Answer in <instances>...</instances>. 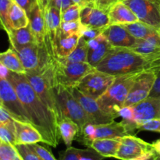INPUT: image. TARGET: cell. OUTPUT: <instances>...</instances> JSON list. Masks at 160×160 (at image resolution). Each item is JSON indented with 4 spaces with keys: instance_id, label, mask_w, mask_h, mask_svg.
Instances as JSON below:
<instances>
[{
    "instance_id": "b9f144b4",
    "label": "cell",
    "mask_w": 160,
    "mask_h": 160,
    "mask_svg": "<svg viewBox=\"0 0 160 160\" xmlns=\"http://www.w3.org/2000/svg\"><path fill=\"white\" fill-rule=\"evenodd\" d=\"M106 28H85L82 26V30H81V36L84 37L86 40L88 41L98 37L100 34H102L103 31Z\"/></svg>"
},
{
    "instance_id": "8d00e7d4",
    "label": "cell",
    "mask_w": 160,
    "mask_h": 160,
    "mask_svg": "<svg viewBox=\"0 0 160 160\" xmlns=\"http://www.w3.org/2000/svg\"><path fill=\"white\" fill-rule=\"evenodd\" d=\"M81 6L78 4H73L61 13L62 22H70L80 20V12Z\"/></svg>"
},
{
    "instance_id": "e575fe53",
    "label": "cell",
    "mask_w": 160,
    "mask_h": 160,
    "mask_svg": "<svg viewBox=\"0 0 160 160\" xmlns=\"http://www.w3.org/2000/svg\"><path fill=\"white\" fill-rule=\"evenodd\" d=\"M19 158L14 145L0 142V160H17Z\"/></svg>"
},
{
    "instance_id": "ffe728a7",
    "label": "cell",
    "mask_w": 160,
    "mask_h": 160,
    "mask_svg": "<svg viewBox=\"0 0 160 160\" xmlns=\"http://www.w3.org/2000/svg\"><path fill=\"white\" fill-rule=\"evenodd\" d=\"M16 130V145H32L43 142L39 131L31 123L14 120Z\"/></svg>"
},
{
    "instance_id": "db71d44e",
    "label": "cell",
    "mask_w": 160,
    "mask_h": 160,
    "mask_svg": "<svg viewBox=\"0 0 160 160\" xmlns=\"http://www.w3.org/2000/svg\"><path fill=\"white\" fill-rule=\"evenodd\" d=\"M156 160H160V156L156 154Z\"/></svg>"
},
{
    "instance_id": "ac0fdd59",
    "label": "cell",
    "mask_w": 160,
    "mask_h": 160,
    "mask_svg": "<svg viewBox=\"0 0 160 160\" xmlns=\"http://www.w3.org/2000/svg\"><path fill=\"white\" fill-rule=\"evenodd\" d=\"M81 34L67 35L59 28L55 35L51 38L53 50L57 59H64L68 57L76 48Z\"/></svg>"
},
{
    "instance_id": "d6986e66",
    "label": "cell",
    "mask_w": 160,
    "mask_h": 160,
    "mask_svg": "<svg viewBox=\"0 0 160 160\" xmlns=\"http://www.w3.org/2000/svg\"><path fill=\"white\" fill-rule=\"evenodd\" d=\"M88 53L87 62L95 68L106 57L112 46L102 34L88 41Z\"/></svg>"
},
{
    "instance_id": "52a82bcc",
    "label": "cell",
    "mask_w": 160,
    "mask_h": 160,
    "mask_svg": "<svg viewBox=\"0 0 160 160\" xmlns=\"http://www.w3.org/2000/svg\"><path fill=\"white\" fill-rule=\"evenodd\" d=\"M55 92L62 117H68L74 121L79 126L81 131L86 125L92 123L88 114L70 88L56 84Z\"/></svg>"
},
{
    "instance_id": "3957f363",
    "label": "cell",
    "mask_w": 160,
    "mask_h": 160,
    "mask_svg": "<svg viewBox=\"0 0 160 160\" xmlns=\"http://www.w3.org/2000/svg\"><path fill=\"white\" fill-rule=\"evenodd\" d=\"M12 48L18 55L26 72L44 71L54 65L57 59L48 34L42 42Z\"/></svg>"
},
{
    "instance_id": "91938a15",
    "label": "cell",
    "mask_w": 160,
    "mask_h": 160,
    "mask_svg": "<svg viewBox=\"0 0 160 160\" xmlns=\"http://www.w3.org/2000/svg\"><path fill=\"white\" fill-rule=\"evenodd\" d=\"M120 1H123V0H120Z\"/></svg>"
},
{
    "instance_id": "e0dca14e",
    "label": "cell",
    "mask_w": 160,
    "mask_h": 160,
    "mask_svg": "<svg viewBox=\"0 0 160 160\" xmlns=\"http://www.w3.org/2000/svg\"><path fill=\"white\" fill-rule=\"evenodd\" d=\"M80 21L85 28H106L109 25L108 12L92 5H85L81 7Z\"/></svg>"
},
{
    "instance_id": "7402d4cb",
    "label": "cell",
    "mask_w": 160,
    "mask_h": 160,
    "mask_svg": "<svg viewBox=\"0 0 160 160\" xmlns=\"http://www.w3.org/2000/svg\"><path fill=\"white\" fill-rule=\"evenodd\" d=\"M29 26L37 42H41L48 34L43 12L39 5H37L32 10L28 13Z\"/></svg>"
},
{
    "instance_id": "30bf717a",
    "label": "cell",
    "mask_w": 160,
    "mask_h": 160,
    "mask_svg": "<svg viewBox=\"0 0 160 160\" xmlns=\"http://www.w3.org/2000/svg\"><path fill=\"white\" fill-rule=\"evenodd\" d=\"M115 78L116 76L95 69L81 79L76 88L84 95L98 100L107 91Z\"/></svg>"
},
{
    "instance_id": "d6a6232c",
    "label": "cell",
    "mask_w": 160,
    "mask_h": 160,
    "mask_svg": "<svg viewBox=\"0 0 160 160\" xmlns=\"http://www.w3.org/2000/svg\"><path fill=\"white\" fill-rule=\"evenodd\" d=\"M12 0H0V20L7 34L12 31L9 20V10Z\"/></svg>"
},
{
    "instance_id": "f6af8a7d",
    "label": "cell",
    "mask_w": 160,
    "mask_h": 160,
    "mask_svg": "<svg viewBox=\"0 0 160 160\" xmlns=\"http://www.w3.org/2000/svg\"><path fill=\"white\" fill-rule=\"evenodd\" d=\"M120 0H95V6L105 12H109L111 8Z\"/></svg>"
},
{
    "instance_id": "6da1fadb",
    "label": "cell",
    "mask_w": 160,
    "mask_h": 160,
    "mask_svg": "<svg viewBox=\"0 0 160 160\" xmlns=\"http://www.w3.org/2000/svg\"><path fill=\"white\" fill-rule=\"evenodd\" d=\"M6 79L13 87L29 116L31 123L42 135L43 143L57 147L61 136L55 114L39 98L24 74L10 71Z\"/></svg>"
},
{
    "instance_id": "5b68a950",
    "label": "cell",
    "mask_w": 160,
    "mask_h": 160,
    "mask_svg": "<svg viewBox=\"0 0 160 160\" xmlns=\"http://www.w3.org/2000/svg\"><path fill=\"white\" fill-rule=\"evenodd\" d=\"M31 87L39 98L55 114L58 122L62 118L58 106L56 94L55 92L54 65L42 72H26L24 73Z\"/></svg>"
},
{
    "instance_id": "816d5d0a",
    "label": "cell",
    "mask_w": 160,
    "mask_h": 160,
    "mask_svg": "<svg viewBox=\"0 0 160 160\" xmlns=\"http://www.w3.org/2000/svg\"><path fill=\"white\" fill-rule=\"evenodd\" d=\"M95 0H85L86 5H92V6H95Z\"/></svg>"
},
{
    "instance_id": "f907efd6",
    "label": "cell",
    "mask_w": 160,
    "mask_h": 160,
    "mask_svg": "<svg viewBox=\"0 0 160 160\" xmlns=\"http://www.w3.org/2000/svg\"><path fill=\"white\" fill-rule=\"evenodd\" d=\"M72 1H73V3H75V4H78L79 5V6H81V7L86 5L85 0H72Z\"/></svg>"
},
{
    "instance_id": "484cf974",
    "label": "cell",
    "mask_w": 160,
    "mask_h": 160,
    "mask_svg": "<svg viewBox=\"0 0 160 160\" xmlns=\"http://www.w3.org/2000/svg\"><path fill=\"white\" fill-rule=\"evenodd\" d=\"M10 45L12 48L23 46L36 42L34 34L31 32L30 26L20 29L12 30L8 34Z\"/></svg>"
},
{
    "instance_id": "d4e9b609",
    "label": "cell",
    "mask_w": 160,
    "mask_h": 160,
    "mask_svg": "<svg viewBox=\"0 0 160 160\" xmlns=\"http://www.w3.org/2000/svg\"><path fill=\"white\" fill-rule=\"evenodd\" d=\"M0 62L11 72L22 74L26 73L18 55L11 46L6 52H0Z\"/></svg>"
},
{
    "instance_id": "836d02e7",
    "label": "cell",
    "mask_w": 160,
    "mask_h": 160,
    "mask_svg": "<svg viewBox=\"0 0 160 160\" xmlns=\"http://www.w3.org/2000/svg\"><path fill=\"white\" fill-rule=\"evenodd\" d=\"M19 156L22 160H43L41 156L36 152L31 145H20L17 144L14 145Z\"/></svg>"
},
{
    "instance_id": "74e56055",
    "label": "cell",
    "mask_w": 160,
    "mask_h": 160,
    "mask_svg": "<svg viewBox=\"0 0 160 160\" xmlns=\"http://www.w3.org/2000/svg\"><path fill=\"white\" fill-rule=\"evenodd\" d=\"M60 29L63 34L67 35H72V34H81L82 30V24L80 20L70 22H62L61 23Z\"/></svg>"
},
{
    "instance_id": "9f6ffc18",
    "label": "cell",
    "mask_w": 160,
    "mask_h": 160,
    "mask_svg": "<svg viewBox=\"0 0 160 160\" xmlns=\"http://www.w3.org/2000/svg\"><path fill=\"white\" fill-rule=\"evenodd\" d=\"M17 160H22V159H20V158H19V159H17Z\"/></svg>"
},
{
    "instance_id": "7dc6e473",
    "label": "cell",
    "mask_w": 160,
    "mask_h": 160,
    "mask_svg": "<svg viewBox=\"0 0 160 160\" xmlns=\"http://www.w3.org/2000/svg\"><path fill=\"white\" fill-rule=\"evenodd\" d=\"M0 123H6V124H14V119L1 106H0Z\"/></svg>"
},
{
    "instance_id": "5bb4252c",
    "label": "cell",
    "mask_w": 160,
    "mask_h": 160,
    "mask_svg": "<svg viewBox=\"0 0 160 160\" xmlns=\"http://www.w3.org/2000/svg\"><path fill=\"white\" fill-rule=\"evenodd\" d=\"M156 74L153 71H142L138 76L130 90L124 106H133L149 96L154 85Z\"/></svg>"
},
{
    "instance_id": "f35d334b",
    "label": "cell",
    "mask_w": 160,
    "mask_h": 160,
    "mask_svg": "<svg viewBox=\"0 0 160 160\" xmlns=\"http://www.w3.org/2000/svg\"><path fill=\"white\" fill-rule=\"evenodd\" d=\"M138 130L160 133V118L152 119L145 122L138 127Z\"/></svg>"
},
{
    "instance_id": "94428289",
    "label": "cell",
    "mask_w": 160,
    "mask_h": 160,
    "mask_svg": "<svg viewBox=\"0 0 160 160\" xmlns=\"http://www.w3.org/2000/svg\"><path fill=\"white\" fill-rule=\"evenodd\" d=\"M0 142H2V141H1V140H0Z\"/></svg>"
},
{
    "instance_id": "ba28073f",
    "label": "cell",
    "mask_w": 160,
    "mask_h": 160,
    "mask_svg": "<svg viewBox=\"0 0 160 160\" xmlns=\"http://www.w3.org/2000/svg\"><path fill=\"white\" fill-rule=\"evenodd\" d=\"M95 70L88 62H66L56 59L54 63L55 81L67 88H76L83 78Z\"/></svg>"
},
{
    "instance_id": "7a4b0ae2",
    "label": "cell",
    "mask_w": 160,
    "mask_h": 160,
    "mask_svg": "<svg viewBox=\"0 0 160 160\" xmlns=\"http://www.w3.org/2000/svg\"><path fill=\"white\" fill-rule=\"evenodd\" d=\"M95 69L116 77L142 71L156 73L160 70V58L147 57L131 48L112 47Z\"/></svg>"
},
{
    "instance_id": "d590c367",
    "label": "cell",
    "mask_w": 160,
    "mask_h": 160,
    "mask_svg": "<svg viewBox=\"0 0 160 160\" xmlns=\"http://www.w3.org/2000/svg\"><path fill=\"white\" fill-rule=\"evenodd\" d=\"M41 9H44L47 7H56L64 11L71 5L75 4L72 0H38Z\"/></svg>"
},
{
    "instance_id": "cb8c5ba5",
    "label": "cell",
    "mask_w": 160,
    "mask_h": 160,
    "mask_svg": "<svg viewBox=\"0 0 160 160\" xmlns=\"http://www.w3.org/2000/svg\"><path fill=\"white\" fill-rule=\"evenodd\" d=\"M58 126L60 136L65 145L67 148L71 147L73 140L77 138L81 131L79 126L74 121L66 117H62L59 120Z\"/></svg>"
},
{
    "instance_id": "9a60e30c",
    "label": "cell",
    "mask_w": 160,
    "mask_h": 160,
    "mask_svg": "<svg viewBox=\"0 0 160 160\" xmlns=\"http://www.w3.org/2000/svg\"><path fill=\"white\" fill-rule=\"evenodd\" d=\"M70 89L88 114L93 124H103L114 121L115 118L106 113L101 109L97 100L84 95L76 88Z\"/></svg>"
},
{
    "instance_id": "4fadbf2b",
    "label": "cell",
    "mask_w": 160,
    "mask_h": 160,
    "mask_svg": "<svg viewBox=\"0 0 160 160\" xmlns=\"http://www.w3.org/2000/svg\"><path fill=\"white\" fill-rule=\"evenodd\" d=\"M120 145L116 159L130 160L154 152L152 144L148 143L132 134L123 136L120 138Z\"/></svg>"
},
{
    "instance_id": "f1b7e54d",
    "label": "cell",
    "mask_w": 160,
    "mask_h": 160,
    "mask_svg": "<svg viewBox=\"0 0 160 160\" xmlns=\"http://www.w3.org/2000/svg\"><path fill=\"white\" fill-rule=\"evenodd\" d=\"M123 26L137 39H147L158 31L152 27L139 20L134 23H129V24L123 25Z\"/></svg>"
},
{
    "instance_id": "603a6c76",
    "label": "cell",
    "mask_w": 160,
    "mask_h": 160,
    "mask_svg": "<svg viewBox=\"0 0 160 160\" xmlns=\"http://www.w3.org/2000/svg\"><path fill=\"white\" fill-rule=\"evenodd\" d=\"M120 145V139H95L89 142L87 146L93 148L104 158H116Z\"/></svg>"
},
{
    "instance_id": "9c48e42d",
    "label": "cell",
    "mask_w": 160,
    "mask_h": 160,
    "mask_svg": "<svg viewBox=\"0 0 160 160\" xmlns=\"http://www.w3.org/2000/svg\"><path fill=\"white\" fill-rule=\"evenodd\" d=\"M128 134L129 133L121 122L112 121L103 124L88 123L81 130L78 137L79 142L87 146L89 142L95 139L119 138Z\"/></svg>"
},
{
    "instance_id": "60d3db41",
    "label": "cell",
    "mask_w": 160,
    "mask_h": 160,
    "mask_svg": "<svg viewBox=\"0 0 160 160\" xmlns=\"http://www.w3.org/2000/svg\"><path fill=\"white\" fill-rule=\"evenodd\" d=\"M81 148L69 147L62 152L59 156V160H80Z\"/></svg>"
},
{
    "instance_id": "8992f818",
    "label": "cell",
    "mask_w": 160,
    "mask_h": 160,
    "mask_svg": "<svg viewBox=\"0 0 160 160\" xmlns=\"http://www.w3.org/2000/svg\"><path fill=\"white\" fill-rule=\"evenodd\" d=\"M160 98L148 97L133 106H124L120 112L121 123L126 128L129 134L138 130L145 122L159 118Z\"/></svg>"
},
{
    "instance_id": "83f0119b",
    "label": "cell",
    "mask_w": 160,
    "mask_h": 160,
    "mask_svg": "<svg viewBox=\"0 0 160 160\" xmlns=\"http://www.w3.org/2000/svg\"><path fill=\"white\" fill-rule=\"evenodd\" d=\"M9 20L12 30L26 28L29 25V19L27 12L13 1L9 10Z\"/></svg>"
},
{
    "instance_id": "6125c7cd",
    "label": "cell",
    "mask_w": 160,
    "mask_h": 160,
    "mask_svg": "<svg viewBox=\"0 0 160 160\" xmlns=\"http://www.w3.org/2000/svg\"><path fill=\"white\" fill-rule=\"evenodd\" d=\"M159 31V33H160V31Z\"/></svg>"
},
{
    "instance_id": "ee69618b",
    "label": "cell",
    "mask_w": 160,
    "mask_h": 160,
    "mask_svg": "<svg viewBox=\"0 0 160 160\" xmlns=\"http://www.w3.org/2000/svg\"><path fill=\"white\" fill-rule=\"evenodd\" d=\"M12 1L20 6L27 12V14L31 12L37 5H38V0H12Z\"/></svg>"
},
{
    "instance_id": "681fc988",
    "label": "cell",
    "mask_w": 160,
    "mask_h": 160,
    "mask_svg": "<svg viewBox=\"0 0 160 160\" xmlns=\"http://www.w3.org/2000/svg\"><path fill=\"white\" fill-rule=\"evenodd\" d=\"M155 154V152H150V153H148V154L146 155H144V156H140V157H138V158H134V159H130V160H146L148 159V158L151 157L152 156H153V155Z\"/></svg>"
},
{
    "instance_id": "4dcf8cb0",
    "label": "cell",
    "mask_w": 160,
    "mask_h": 160,
    "mask_svg": "<svg viewBox=\"0 0 160 160\" xmlns=\"http://www.w3.org/2000/svg\"><path fill=\"white\" fill-rule=\"evenodd\" d=\"M131 49L147 57L160 58V46L145 39H137V43Z\"/></svg>"
},
{
    "instance_id": "1f68e13d",
    "label": "cell",
    "mask_w": 160,
    "mask_h": 160,
    "mask_svg": "<svg viewBox=\"0 0 160 160\" xmlns=\"http://www.w3.org/2000/svg\"><path fill=\"white\" fill-rule=\"evenodd\" d=\"M0 140L6 143L16 145V130L14 124L0 123Z\"/></svg>"
},
{
    "instance_id": "f5cc1de1",
    "label": "cell",
    "mask_w": 160,
    "mask_h": 160,
    "mask_svg": "<svg viewBox=\"0 0 160 160\" xmlns=\"http://www.w3.org/2000/svg\"><path fill=\"white\" fill-rule=\"evenodd\" d=\"M146 160H156V153H155L153 156H152L151 157L148 158V159H146Z\"/></svg>"
},
{
    "instance_id": "4316f807",
    "label": "cell",
    "mask_w": 160,
    "mask_h": 160,
    "mask_svg": "<svg viewBox=\"0 0 160 160\" xmlns=\"http://www.w3.org/2000/svg\"><path fill=\"white\" fill-rule=\"evenodd\" d=\"M45 19V25H46L48 34L51 38H52L56 33V31L60 28L62 18L61 13L62 11L56 7H47L42 9Z\"/></svg>"
},
{
    "instance_id": "ab89813d",
    "label": "cell",
    "mask_w": 160,
    "mask_h": 160,
    "mask_svg": "<svg viewBox=\"0 0 160 160\" xmlns=\"http://www.w3.org/2000/svg\"><path fill=\"white\" fill-rule=\"evenodd\" d=\"M105 159L102 156L92 148L81 149L80 152V160H102Z\"/></svg>"
},
{
    "instance_id": "11a10c76",
    "label": "cell",
    "mask_w": 160,
    "mask_h": 160,
    "mask_svg": "<svg viewBox=\"0 0 160 160\" xmlns=\"http://www.w3.org/2000/svg\"><path fill=\"white\" fill-rule=\"evenodd\" d=\"M0 30H4L2 24V23H1V20H0Z\"/></svg>"
},
{
    "instance_id": "bcb514c9",
    "label": "cell",
    "mask_w": 160,
    "mask_h": 160,
    "mask_svg": "<svg viewBox=\"0 0 160 160\" xmlns=\"http://www.w3.org/2000/svg\"><path fill=\"white\" fill-rule=\"evenodd\" d=\"M156 78L155 81L154 85L152 89L149 94V96L151 98H160V70L156 73Z\"/></svg>"
},
{
    "instance_id": "7c38bea8",
    "label": "cell",
    "mask_w": 160,
    "mask_h": 160,
    "mask_svg": "<svg viewBox=\"0 0 160 160\" xmlns=\"http://www.w3.org/2000/svg\"><path fill=\"white\" fill-rule=\"evenodd\" d=\"M138 20L160 31V5L158 0H123Z\"/></svg>"
},
{
    "instance_id": "8fae6325",
    "label": "cell",
    "mask_w": 160,
    "mask_h": 160,
    "mask_svg": "<svg viewBox=\"0 0 160 160\" xmlns=\"http://www.w3.org/2000/svg\"><path fill=\"white\" fill-rule=\"evenodd\" d=\"M0 99L2 106L14 120L31 123L29 116L19 99L12 84L7 79L0 78Z\"/></svg>"
},
{
    "instance_id": "2e32d148",
    "label": "cell",
    "mask_w": 160,
    "mask_h": 160,
    "mask_svg": "<svg viewBox=\"0 0 160 160\" xmlns=\"http://www.w3.org/2000/svg\"><path fill=\"white\" fill-rule=\"evenodd\" d=\"M102 34L107 38L112 47L131 48L137 43V38L123 25H109L103 31Z\"/></svg>"
},
{
    "instance_id": "f546056e",
    "label": "cell",
    "mask_w": 160,
    "mask_h": 160,
    "mask_svg": "<svg viewBox=\"0 0 160 160\" xmlns=\"http://www.w3.org/2000/svg\"><path fill=\"white\" fill-rule=\"evenodd\" d=\"M88 53V41L81 36L79 38L76 48L71 54L64 59H59L66 62H87Z\"/></svg>"
},
{
    "instance_id": "6f0895ef",
    "label": "cell",
    "mask_w": 160,
    "mask_h": 160,
    "mask_svg": "<svg viewBox=\"0 0 160 160\" xmlns=\"http://www.w3.org/2000/svg\"><path fill=\"white\" fill-rule=\"evenodd\" d=\"M158 1H159V5H160V0H158Z\"/></svg>"
},
{
    "instance_id": "277c9868",
    "label": "cell",
    "mask_w": 160,
    "mask_h": 160,
    "mask_svg": "<svg viewBox=\"0 0 160 160\" xmlns=\"http://www.w3.org/2000/svg\"><path fill=\"white\" fill-rule=\"evenodd\" d=\"M142 72L116 77L107 91L97 100L101 109L106 113L115 119L120 117V112L123 107L130 90L135 79Z\"/></svg>"
},
{
    "instance_id": "7bdbcfd3",
    "label": "cell",
    "mask_w": 160,
    "mask_h": 160,
    "mask_svg": "<svg viewBox=\"0 0 160 160\" xmlns=\"http://www.w3.org/2000/svg\"><path fill=\"white\" fill-rule=\"evenodd\" d=\"M31 146L34 148V151L41 156V158L43 160H56L54 156L52 154L51 152L48 151L45 147L38 145V143L32 144V145H31Z\"/></svg>"
},
{
    "instance_id": "44dd1931",
    "label": "cell",
    "mask_w": 160,
    "mask_h": 160,
    "mask_svg": "<svg viewBox=\"0 0 160 160\" xmlns=\"http://www.w3.org/2000/svg\"><path fill=\"white\" fill-rule=\"evenodd\" d=\"M109 25H125L138 21L134 12L122 1L116 3L108 12Z\"/></svg>"
},
{
    "instance_id": "c3c4849f",
    "label": "cell",
    "mask_w": 160,
    "mask_h": 160,
    "mask_svg": "<svg viewBox=\"0 0 160 160\" xmlns=\"http://www.w3.org/2000/svg\"><path fill=\"white\" fill-rule=\"evenodd\" d=\"M9 70L8 69H6L2 64L0 62V78H4V79H6L9 73Z\"/></svg>"
},
{
    "instance_id": "680465c9",
    "label": "cell",
    "mask_w": 160,
    "mask_h": 160,
    "mask_svg": "<svg viewBox=\"0 0 160 160\" xmlns=\"http://www.w3.org/2000/svg\"><path fill=\"white\" fill-rule=\"evenodd\" d=\"M159 118H160V114H159Z\"/></svg>"
}]
</instances>
